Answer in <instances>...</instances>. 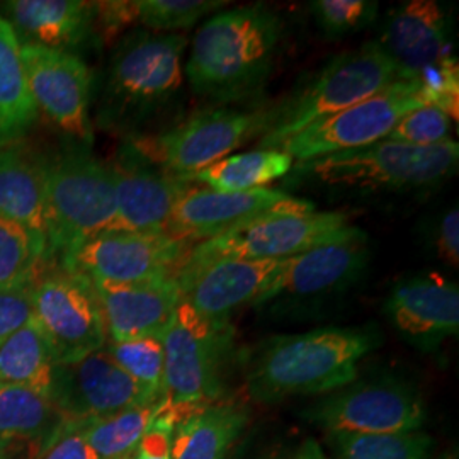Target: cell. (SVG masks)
<instances>
[{"label": "cell", "mask_w": 459, "mask_h": 459, "mask_svg": "<svg viewBox=\"0 0 459 459\" xmlns=\"http://www.w3.org/2000/svg\"><path fill=\"white\" fill-rule=\"evenodd\" d=\"M38 116L21 60V43L0 16V148L17 145L31 132Z\"/></svg>", "instance_id": "cell-27"}, {"label": "cell", "mask_w": 459, "mask_h": 459, "mask_svg": "<svg viewBox=\"0 0 459 459\" xmlns=\"http://www.w3.org/2000/svg\"><path fill=\"white\" fill-rule=\"evenodd\" d=\"M369 259V237L366 231L354 227L335 242L290 257L282 274L257 308L274 301H322L345 293L366 274Z\"/></svg>", "instance_id": "cell-18"}, {"label": "cell", "mask_w": 459, "mask_h": 459, "mask_svg": "<svg viewBox=\"0 0 459 459\" xmlns=\"http://www.w3.org/2000/svg\"><path fill=\"white\" fill-rule=\"evenodd\" d=\"M38 459H98V456L85 443L79 426L68 422L60 437Z\"/></svg>", "instance_id": "cell-41"}, {"label": "cell", "mask_w": 459, "mask_h": 459, "mask_svg": "<svg viewBox=\"0 0 459 459\" xmlns=\"http://www.w3.org/2000/svg\"><path fill=\"white\" fill-rule=\"evenodd\" d=\"M315 22L330 38H342L369 28L377 21L379 4L369 0L310 2Z\"/></svg>", "instance_id": "cell-35"}, {"label": "cell", "mask_w": 459, "mask_h": 459, "mask_svg": "<svg viewBox=\"0 0 459 459\" xmlns=\"http://www.w3.org/2000/svg\"><path fill=\"white\" fill-rule=\"evenodd\" d=\"M136 22L153 33H176L223 11V0H133Z\"/></svg>", "instance_id": "cell-33"}, {"label": "cell", "mask_w": 459, "mask_h": 459, "mask_svg": "<svg viewBox=\"0 0 459 459\" xmlns=\"http://www.w3.org/2000/svg\"><path fill=\"white\" fill-rule=\"evenodd\" d=\"M313 212L316 210L312 201L279 189L220 193L187 184L172 210L165 233L193 247L264 216Z\"/></svg>", "instance_id": "cell-16"}, {"label": "cell", "mask_w": 459, "mask_h": 459, "mask_svg": "<svg viewBox=\"0 0 459 459\" xmlns=\"http://www.w3.org/2000/svg\"><path fill=\"white\" fill-rule=\"evenodd\" d=\"M422 106H430L422 82L398 79L344 111L296 133L278 148L298 162L368 147L386 140L403 116Z\"/></svg>", "instance_id": "cell-13"}, {"label": "cell", "mask_w": 459, "mask_h": 459, "mask_svg": "<svg viewBox=\"0 0 459 459\" xmlns=\"http://www.w3.org/2000/svg\"><path fill=\"white\" fill-rule=\"evenodd\" d=\"M68 422L48 394L24 386L0 385V459L28 453L38 459Z\"/></svg>", "instance_id": "cell-24"}, {"label": "cell", "mask_w": 459, "mask_h": 459, "mask_svg": "<svg viewBox=\"0 0 459 459\" xmlns=\"http://www.w3.org/2000/svg\"><path fill=\"white\" fill-rule=\"evenodd\" d=\"M269 125L271 104H204L162 132L125 142L186 182L247 142L263 138Z\"/></svg>", "instance_id": "cell-8"}, {"label": "cell", "mask_w": 459, "mask_h": 459, "mask_svg": "<svg viewBox=\"0 0 459 459\" xmlns=\"http://www.w3.org/2000/svg\"><path fill=\"white\" fill-rule=\"evenodd\" d=\"M377 41L392 58L400 79L422 82L429 104L458 119V58L451 19L439 2L409 0L396 5Z\"/></svg>", "instance_id": "cell-9"}, {"label": "cell", "mask_w": 459, "mask_h": 459, "mask_svg": "<svg viewBox=\"0 0 459 459\" xmlns=\"http://www.w3.org/2000/svg\"><path fill=\"white\" fill-rule=\"evenodd\" d=\"M21 60L38 115L45 117L68 140L92 147L94 75L79 55L21 43Z\"/></svg>", "instance_id": "cell-14"}, {"label": "cell", "mask_w": 459, "mask_h": 459, "mask_svg": "<svg viewBox=\"0 0 459 459\" xmlns=\"http://www.w3.org/2000/svg\"><path fill=\"white\" fill-rule=\"evenodd\" d=\"M261 459H281V458H279L278 455H276V456H269V458H261Z\"/></svg>", "instance_id": "cell-44"}, {"label": "cell", "mask_w": 459, "mask_h": 459, "mask_svg": "<svg viewBox=\"0 0 459 459\" xmlns=\"http://www.w3.org/2000/svg\"><path fill=\"white\" fill-rule=\"evenodd\" d=\"M113 361L148 394L162 398L164 390V347L162 339L148 337L126 342H106Z\"/></svg>", "instance_id": "cell-34"}, {"label": "cell", "mask_w": 459, "mask_h": 459, "mask_svg": "<svg viewBox=\"0 0 459 459\" xmlns=\"http://www.w3.org/2000/svg\"><path fill=\"white\" fill-rule=\"evenodd\" d=\"M48 396L66 422L75 426L162 400L133 381L104 347L79 361L56 364Z\"/></svg>", "instance_id": "cell-17"}, {"label": "cell", "mask_w": 459, "mask_h": 459, "mask_svg": "<svg viewBox=\"0 0 459 459\" xmlns=\"http://www.w3.org/2000/svg\"><path fill=\"white\" fill-rule=\"evenodd\" d=\"M56 361L33 318L0 347V385L49 394Z\"/></svg>", "instance_id": "cell-29"}, {"label": "cell", "mask_w": 459, "mask_h": 459, "mask_svg": "<svg viewBox=\"0 0 459 459\" xmlns=\"http://www.w3.org/2000/svg\"><path fill=\"white\" fill-rule=\"evenodd\" d=\"M191 248L162 231H100L83 244L66 269L94 284H132L176 278Z\"/></svg>", "instance_id": "cell-15"}, {"label": "cell", "mask_w": 459, "mask_h": 459, "mask_svg": "<svg viewBox=\"0 0 459 459\" xmlns=\"http://www.w3.org/2000/svg\"><path fill=\"white\" fill-rule=\"evenodd\" d=\"M39 164L45 182L47 261L48 267L66 269L83 244L113 223V174L92 147L75 140L39 159Z\"/></svg>", "instance_id": "cell-5"}, {"label": "cell", "mask_w": 459, "mask_h": 459, "mask_svg": "<svg viewBox=\"0 0 459 459\" xmlns=\"http://www.w3.org/2000/svg\"><path fill=\"white\" fill-rule=\"evenodd\" d=\"M284 39L282 19L265 5L220 11L197 30L184 75L204 104H254Z\"/></svg>", "instance_id": "cell-2"}, {"label": "cell", "mask_w": 459, "mask_h": 459, "mask_svg": "<svg viewBox=\"0 0 459 459\" xmlns=\"http://www.w3.org/2000/svg\"><path fill=\"white\" fill-rule=\"evenodd\" d=\"M354 225L342 212L273 214L229 230L191 247L182 267L235 261H281L342 238ZM178 271V273H179Z\"/></svg>", "instance_id": "cell-10"}, {"label": "cell", "mask_w": 459, "mask_h": 459, "mask_svg": "<svg viewBox=\"0 0 459 459\" xmlns=\"http://www.w3.org/2000/svg\"><path fill=\"white\" fill-rule=\"evenodd\" d=\"M290 259L235 261L182 267L176 274L182 301L212 320H231V313L257 307L271 291Z\"/></svg>", "instance_id": "cell-19"}, {"label": "cell", "mask_w": 459, "mask_h": 459, "mask_svg": "<svg viewBox=\"0 0 459 459\" xmlns=\"http://www.w3.org/2000/svg\"><path fill=\"white\" fill-rule=\"evenodd\" d=\"M136 22L133 0L96 2V36L109 43Z\"/></svg>", "instance_id": "cell-39"}, {"label": "cell", "mask_w": 459, "mask_h": 459, "mask_svg": "<svg viewBox=\"0 0 459 459\" xmlns=\"http://www.w3.org/2000/svg\"><path fill=\"white\" fill-rule=\"evenodd\" d=\"M33 284L17 290H0V347L33 318Z\"/></svg>", "instance_id": "cell-37"}, {"label": "cell", "mask_w": 459, "mask_h": 459, "mask_svg": "<svg viewBox=\"0 0 459 459\" xmlns=\"http://www.w3.org/2000/svg\"><path fill=\"white\" fill-rule=\"evenodd\" d=\"M187 38L178 33L134 30L111 49L94 89L99 130L132 140L169 128L184 91Z\"/></svg>", "instance_id": "cell-1"}, {"label": "cell", "mask_w": 459, "mask_h": 459, "mask_svg": "<svg viewBox=\"0 0 459 459\" xmlns=\"http://www.w3.org/2000/svg\"><path fill=\"white\" fill-rule=\"evenodd\" d=\"M248 417L246 407L223 400L189 415L174 429L170 458L229 459Z\"/></svg>", "instance_id": "cell-25"}, {"label": "cell", "mask_w": 459, "mask_h": 459, "mask_svg": "<svg viewBox=\"0 0 459 459\" xmlns=\"http://www.w3.org/2000/svg\"><path fill=\"white\" fill-rule=\"evenodd\" d=\"M230 320H212L179 303L162 335V403L176 424L221 400L233 349Z\"/></svg>", "instance_id": "cell-7"}, {"label": "cell", "mask_w": 459, "mask_h": 459, "mask_svg": "<svg viewBox=\"0 0 459 459\" xmlns=\"http://www.w3.org/2000/svg\"><path fill=\"white\" fill-rule=\"evenodd\" d=\"M293 165L295 160L279 148H255L208 165L186 182L220 193H246L288 176Z\"/></svg>", "instance_id": "cell-28"}, {"label": "cell", "mask_w": 459, "mask_h": 459, "mask_svg": "<svg viewBox=\"0 0 459 459\" xmlns=\"http://www.w3.org/2000/svg\"><path fill=\"white\" fill-rule=\"evenodd\" d=\"M339 459H429L432 439L422 430L403 434H328Z\"/></svg>", "instance_id": "cell-32"}, {"label": "cell", "mask_w": 459, "mask_h": 459, "mask_svg": "<svg viewBox=\"0 0 459 459\" xmlns=\"http://www.w3.org/2000/svg\"><path fill=\"white\" fill-rule=\"evenodd\" d=\"M33 322L56 364L82 359L108 342L96 286L74 269L47 267L33 282Z\"/></svg>", "instance_id": "cell-12"}, {"label": "cell", "mask_w": 459, "mask_h": 459, "mask_svg": "<svg viewBox=\"0 0 459 459\" xmlns=\"http://www.w3.org/2000/svg\"><path fill=\"white\" fill-rule=\"evenodd\" d=\"M160 400L140 403L109 417L85 422L79 429L98 459H128L145 436Z\"/></svg>", "instance_id": "cell-30"}, {"label": "cell", "mask_w": 459, "mask_h": 459, "mask_svg": "<svg viewBox=\"0 0 459 459\" xmlns=\"http://www.w3.org/2000/svg\"><path fill=\"white\" fill-rule=\"evenodd\" d=\"M459 145L413 147L381 140L368 147L298 160L286 184L332 195H424L441 187L458 170Z\"/></svg>", "instance_id": "cell-4"}, {"label": "cell", "mask_w": 459, "mask_h": 459, "mask_svg": "<svg viewBox=\"0 0 459 459\" xmlns=\"http://www.w3.org/2000/svg\"><path fill=\"white\" fill-rule=\"evenodd\" d=\"M176 426V420L172 419V415L165 409L160 400V407L148 427L145 436L142 437V441L128 459H172L170 447Z\"/></svg>", "instance_id": "cell-38"}, {"label": "cell", "mask_w": 459, "mask_h": 459, "mask_svg": "<svg viewBox=\"0 0 459 459\" xmlns=\"http://www.w3.org/2000/svg\"><path fill=\"white\" fill-rule=\"evenodd\" d=\"M295 459H330L325 451L322 449V446L316 443L315 439H307L305 443H301Z\"/></svg>", "instance_id": "cell-42"}, {"label": "cell", "mask_w": 459, "mask_h": 459, "mask_svg": "<svg viewBox=\"0 0 459 459\" xmlns=\"http://www.w3.org/2000/svg\"><path fill=\"white\" fill-rule=\"evenodd\" d=\"M398 79L396 66L377 39L342 51L286 98L271 104V125L257 140V148H278L296 133L344 111Z\"/></svg>", "instance_id": "cell-6"}, {"label": "cell", "mask_w": 459, "mask_h": 459, "mask_svg": "<svg viewBox=\"0 0 459 459\" xmlns=\"http://www.w3.org/2000/svg\"><path fill=\"white\" fill-rule=\"evenodd\" d=\"M0 16L14 30L19 43L79 55L96 36V2L85 0H9Z\"/></svg>", "instance_id": "cell-23"}, {"label": "cell", "mask_w": 459, "mask_h": 459, "mask_svg": "<svg viewBox=\"0 0 459 459\" xmlns=\"http://www.w3.org/2000/svg\"><path fill=\"white\" fill-rule=\"evenodd\" d=\"M434 248L437 257L449 267L459 265V212L458 206L449 208L437 220L434 229Z\"/></svg>", "instance_id": "cell-40"}, {"label": "cell", "mask_w": 459, "mask_h": 459, "mask_svg": "<svg viewBox=\"0 0 459 459\" xmlns=\"http://www.w3.org/2000/svg\"><path fill=\"white\" fill-rule=\"evenodd\" d=\"M453 117L436 106H422L403 116L386 140L413 145L436 147L451 142Z\"/></svg>", "instance_id": "cell-36"}, {"label": "cell", "mask_w": 459, "mask_h": 459, "mask_svg": "<svg viewBox=\"0 0 459 459\" xmlns=\"http://www.w3.org/2000/svg\"><path fill=\"white\" fill-rule=\"evenodd\" d=\"M439 459H458V456H456V453H447V455H444L443 458Z\"/></svg>", "instance_id": "cell-43"}, {"label": "cell", "mask_w": 459, "mask_h": 459, "mask_svg": "<svg viewBox=\"0 0 459 459\" xmlns=\"http://www.w3.org/2000/svg\"><path fill=\"white\" fill-rule=\"evenodd\" d=\"M108 165L113 174L116 197L115 218L108 230L165 233L172 210L187 184L148 160L125 140Z\"/></svg>", "instance_id": "cell-20"}, {"label": "cell", "mask_w": 459, "mask_h": 459, "mask_svg": "<svg viewBox=\"0 0 459 459\" xmlns=\"http://www.w3.org/2000/svg\"><path fill=\"white\" fill-rule=\"evenodd\" d=\"M0 218H7L47 238L45 182L39 159L17 148H0Z\"/></svg>", "instance_id": "cell-26"}, {"label": "cell", "mask_w": 459, "mask_h": 459, "mask_svg": "<svg viewBox=\"0 0 459 459\" xmlns=\"http://www.w3.org/2000/svg\"><path fill=\"white\" fill-rule=\"evenodd\" d=\"M305 419L328 434H403L420 430L426 407L411 383L394 377L354 379L324 394Z\"/></svg>", "instance_id": "cell-11"}, {"label": "cell", "mask_w": 459, "mask_h": 459, "mask_svg": "<svg viewBox=\"0 0 459 459\" xmlns=\"http://www.w3.org/2000/svg\"><path fill=\"white\" fill-rule=\"evenodd\" d=\"M47 267V238L17 221L0 218V290L30 286Z\"/></svg>", "instance_id": "cell-31"}, {"label": "cell", "mask_w": 459, "mask_h": 459, "mask_svg": "<svg viewBox=\"0 0 459 459\" xmlns=\"http://www.w3.org/2000/svg\"><path fill=\"white\" fill-rule=\"evenodd\" d=\"M379 344L373 327H324L274 335L244 358V385L257 403L341 390L358 379L359 362Z\"/></svg>", "instance_id": "cell-3"}, {"label": "cell", "mask_w": 459, "mask_h": 459, "mask_svg": "<svg viewBox=\"0 0 459 459\" xmlns=\"http://www.w3.org/2000/svg\"><path fill=\"white\" fill-rule=\"evenodd\" d=\"M94 286L104 316L108 342H126L148 337L162 339L182 299L176 278Z\"/></svg>", "instance_id": "cell-22"}, {"label": "cell", "mask_w": 459, "mask_h": 459, "mask_svg": "<svg viewBox=\"0 0 459 459\" xmlns=\"http://www.w3.org/2000/svg\"><path fill=\"white\" fill-rule=\"evenodd\" d=\"M396 333L422 352L437 351L459 332L458 284L439 273L400 279L385 301Z\"/></svg>", "instance_id": "cell-21"}]
</instances>
